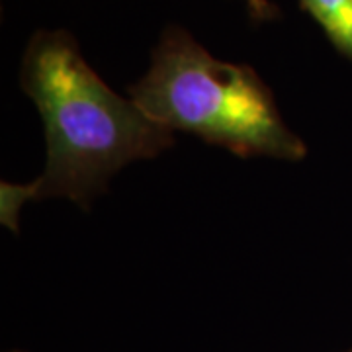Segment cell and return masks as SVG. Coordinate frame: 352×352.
<instances>
[{
	"label": "cell",
	"mask_w": 352,
	"mask_h": 352,
	"mask_svg": "<svg viewBox=\"0 0 352 352\" xmlns=\"http://www.w3.org/2000/svg\"><path fill=\"white\" fill-rule=\"evenodd\" d=\"M335 50L352 61V0H300Z\"/></svg>",
	"instance_id": "obj_3"
},
{
	"label": "cell",
	"mask_w": 352,
	"mask_h": 352,
	"mask_svg": "<svg viewBox=\"0 0 352 352\" xmlns=\"http://www.w3.org/2000/svg\"><path fill=\"white\" fill-rule=\"evenodd\" d=\"M28 200L30 198L25 194L24 184L18 186V184L2 182V192H0V219H2V223L16 231L18 229V214Z\"/></svg>",
	"instance_id": "obj_4"
},
{
	"label": "cell",
	"mask_w": 352,
	"mask_h": 352,
	"mask_svg": "<svg viewBox=\"0 0 352 352\" xmlns=\"http://www.w3.org/2000/svg\"><path fill=\"white\" fill-rule=\"evenodd\" d=\"M129 98L166 129L194 133L243 159L302 161L307 155L251 67L215 59L178 25L164 30Z\"/></svg>",
	"instance_id": "obj_2"
},
{
	"label": "cell",
	"mask_w": 352,
	"mask_h": 352,
	"mask_svg": "<svg viewBox=\"0 0 352 352\" xmlns=\"http://www.w3.org/2000/svg\"><path fill=\"white\" fill-rule=\"evenodd\" d=\"M22 88L38 106L47 141L43 173L24 184L30 200L69 198L87 210L122 166L175 143L170 129L94 73L63 30H41L30 39Z\"/></svg>",
	"instance_id": "obj_1"
},
{
	"label": "cell",
	"mask_w": 352,
	"mask_h": 352,
	"mask_svg": "<svg viewBox=\"0 0 352 352\" xmlns=\"http://www.w3.org/2000/svg\"><path fill=\"white\" fill-rule=\"evenodd\" d=\"M247 10L251 12V16L258 22H266V20H276L278 8L270 2V0H243Z\"/></svg>",
	"instance_id": "obj_5"
}]
</instances>
